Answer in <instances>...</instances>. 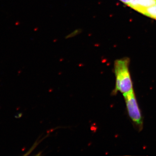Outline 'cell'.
Masks as SVG:
<instances>
[{"mask_svg":"<svg viewBox=\"0 0 156 156\" xmlns=\"http://www.w3.org/2000/svg\"><path fill=\"white\" fill-rule=\"evenodd\" d=\"M140 13L156 20V4L144 9Z\"/></svg>","mask_w":156,"mask_h":156,"instance_id":"cell-4","label":"cell"},{"mask_svg":"<svg viewBox=\"0 0 156 156\" xmlns=\"http://www.w3.org/2000/svg\"></svg>","mask_w":156,"mask_h":156,"instance_id":"cell-7","label":"cell"},{"mask_svg":"<svg viewBox=\"0 0 156 156\" xmlns=\"http://www.w3.org/2000/svg\"><path fill=\"white\" fill-rule=\"evenodd\" d=\"M130 59L128 57L116 60L114 71L116 78L115 87L113 94L120 92L123 95L133 91V82L129 71Z\"/></svg>","mask_w":156,"mask_h":156,"instance_id":"cell-1","label":"cell"},{"mask_svg":"<svg viewBox=\"0 0 156 156\" xmlns=\"http://www.w3.org/2000/svg\"><path fill=\"white\" fill-rule=\"evenodd\" d=\"M155 4L156 0H131L128 6L140 13L144 9Z\"/></svg>","mask_w":156,"mask_h":156,"instance_id":"cell-3","label":"cell"},{"mask_svg":"<svg viewBox=\"0 0 156 156\" xmlns=\"http://www.w3.org/2000/svg\"><path fill=\"white\" fill-rule=\"evenodd\" d=\"M126 102L128 115L137 130L140 131L143 128V118L134 91L123 95Z\"/></svg>","mask_w":156,"mask_h":156,"instance_id":"cell-2","label":"cell"},{"mask_svg":"<svg viewBox=\"0 0 156 156\" xmlns=\"http://www.w3.org/2000/svg\"><path fill=\"white\" fill-rule=\"evenodd\" d=\"M119 1L122 2L126 4V5H127L128 6L130 2H131V0H119Z\"/></svg>","mask_w":156,"mask_h":156,"instance_id":"cell-5","label":"cell"},{"mask_svg":"<svg viewBox=\"0 0 156 156\" xmlns=\"http://www.w3.org/2000/svg\"><path fill=\"white\" fill-rule=\"evenodd\" d=\"M21 116H22V114L21 113H20L18 115H17V116H15V117L17 118H19L21 117Z\"/></svg>","mask_w":156,"mask_h":156,"instance_id":"cell-6","label":"cell"}]
</instances>
